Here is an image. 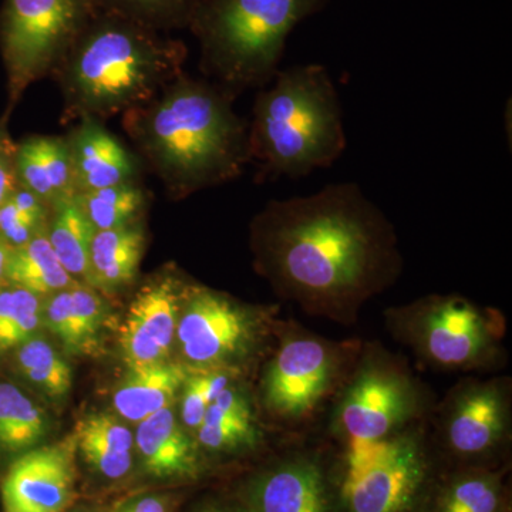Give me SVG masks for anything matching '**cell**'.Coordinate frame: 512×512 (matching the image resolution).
I'll return each mask as SVG.
<instances>
[{
	"instance_id": "6da1fadb",
	"label": "cell",
	"mask_w": 512,
	"mask_h": 512,
	"mask_svg": "<svg viewBox=\"0 0 512 512\" xmlns=\"http://www.w3.org/2000/svg\"><path fill=\"white\" fill-rule=\"evenodd\" d=\"M259 272L303 311L350 323L403 271L392 222L357 183L272 200L252 224Z\"/></svg>"
},
{
	"instance_id": "7a4b0ae2",
	"label": "cell",
	"mask_w": 512,
	"mask_h": 512,
	"mask_svg": "<svg viewBox=\"0 0 512 512\" xmlns=\"http://www.w3.org/2000/svg\"><path fill=\"white\" fill-rule=\"evenodd\" d=\"M218 84L181 74L154 99L123 114L141 160L174 200L231 183L249 164V121Z\"/></svg>"
},
{
	"instance_id": "3957f363",
	"label": "cell",
	"mask_w": 512,
	"mask_h": 512,
	"mask_svg": "<svg viewBox=\"0 0 512 512\" xmlns=\"http://www.w3.org/2000/svg\"><path fill=\"white\" fill-rule=\"evenodd\" d=\"M185 59L180 40L99 6L53 72L64 119L103 121L143 106L184 74Z\"/></svg>"
},
{
	"instance_id": "277c9868",
	"label": "cell",
	"mask_w": 512,
	"mask_h": 512,
	"mask_svg": "<svg viewBox=\"0 0 512 512\" xmlns=\"http://www.w3.org/2000/svg\"><path fill=\"white\" fill-rule=\"evenodd\" d=\"M256 96L249 163L262 177H305L328 168L348 147L338 87L322 64L278 70Z\"/></svg>"
},
{
	"instance_id": "5b68a950",
	"label": "cell",
	"mask_w": 512,
	"mask_h": 512,
	"mask_svg": "<svg viewBox=\"0 0 512 512\" xmlns=\"http://www.w3.org/2000/svg\"><path fill=\"white\" fill-rule=\"evenodd\" d=\"M323 0H198L190 25L201 45V69L237 94L271 83L293 28Z\"/></svg>"
},
{
	"instance_id": "8992f818",
	"label": "cell",
	"mask_w": 512,
	"mask_h": 512,
	"mask_svg": "<svg viewBox=\"0 0 512 512\" xmlns=\"http://www.w3.org/2000/svg\"><path fill=\"white\" fill-rule=\"evenodd\" d=\"M397 339L430 365L467 370L494 359L504 333L498 312L460 295H429L386 312Z\"/></svg>"
},
{
	"instance_id": "52a82bcc",
	"label": "cell",
	"mask_w": 512,
	"mask_h": 512,
	"mask_svg": "<svg viewBox=\"0 0 512 512\" xmlns=\"http://www.w3.org/2000/svg\"><path fill=\"white\" fill-rule=\"evenodd\" d=\"M99 6V0H6L0 47L8 72L9 110L30 84L55 72Z\"/></svg>"
},
{
	"instance_id": "ba28073f",
	"label": "cell",
	"mask_w": 512,
	"mask_h": 512,
	"mask_svg": "<svg viewBox=\"0 0 512 512\" xmlns=\"http://www.w3.org/2000/svg\"><path fill=\"white\" fill-rule=\"evenodd\" d=\"M274 309L252 306L225 293L190 285L178 319L177 338L188 367L239 366L255 355L272 330Z\"/></svg>"
},
{
	"instance_id": "9c48e42d",
	"label": "cell",
	"mask_w": 512,
	"mask_h": 512,
	"mask_svg": "<svg viewBox=\"0 0 512 512\" xmlns=\"http://www.w3.org/2000/svg\"><path fill=\"white\" fill-rule=\"evenodd\" d=\"M421 441L397 433L377 441H348L343 501L348 512H407L426 480Z\"/></svg>"
},
{
	"instance_id": "30bf717a",
	"label": "cell",
	"mask_w": 512,
	"mask_h": 512,
	"mask_svg": "<svg viewBox=\"0 0 512 512\" xmlns=\"http://www.w3.org/2000/svg\"><path fill=\"white\" fill-rule=\"evenodd\" d=\"M420 393L402 366L372 353L350 380L336 410V423L348 441L392 437L417 416Z\"/></svg>"
},
{
	"instance_id": "8fae6325",
	"label": "cell",
	"mask_w": 512,
	"mask_h": 512,
	"mask_svg": "<svg viewBox=\"0 0 512 512\" xmlns=\"http://www.w3.org/2000/svg\"><path fill=\"white\" fill-rule=\"evenodd\" d=\"M342 366L333 343L306 333H289L265 370L262 394L266 409L279 419L311 414L332 389Z\"/></svg>"
},
{
	"instance_id": "7c38bea8",
	"label": "cell",
	"mask_w": 512,
	"mask_h": 512,
	"mask_svg": "<svg viewBox=\"0 0 512 512\" xmlns=\"http://www.w3.org/2000/svg\"><path fill=\"white\" fill-rule=\"evenodd\" d=\"M190 285L167 271L141 286L120 326V346L128 367L157 365L170 359Z\"/></svg>"
},
{
	"instance_id": "4fadbf2b",
	"label": "cell",
	"mask_w": 512,
	"mask_h": 512,
	"mask_svg": "<svg viewBox=\"0 0 512 512\" xmlns=\"http://www.w3.org/2000/svg\"><path fill=\"white\" fill-rule=\"evenodd\" d=\"M76 440L35 447L15 458L2 481L5 512H64L76 495Z\"/></svg>"
},
{
	"instance_id": "5bb4252c",
	"label": "cell",
	"mask_w": 512,
	"mask_h": 512,
	"mask_svg": "<svg viewBox=\"0 0 512 512\" xmlns=\"http://www.w3.org/2000/svg\"><path fill=\"white\" fill-rule=\"evenodd\" d=\"M510 423L507 393L498 382L471 383L448 407L444 433L460 456H481L503 441Z\"/></svg>"
},
{
	"instance_id": "9a60e30c",
	"label": "cell",
	"mask_w": 512,
	"mask_h": 512,
	"mask_svg": "<svg viewBox=\"0 0 512 512\" xmlns=\"http://www.w3.org/2000/svg\"><path fill=\"white\" fill-rule=\"evenodd\" d=\"M66 138L72 158L74 194L138 180V158L101 121L79 120Z\"/></svg>"
},
{
	"instance_id": "2e32d148",
	"label": "cell",
	"mask_w": 512,
	"mask_h": 512,
	"mask_svg": "<svg viewBox=\"0 0 512 512\" xmlns=\"http://www.w3.org/2000/svg\"><path fill=\"white\" fill-rule=\"evenodd\" d=\"M197 440L178 420L174 404L138 423L134 433L141 464L158 480H195L202 471Z\"/></svg>"
},
{
	"instance_id": "e0dca14e",
	"label": "cell",
	"mask_w": 512,
	"mask_h": 512,
	"mask_svg": "<svg viewBox=\"0 0 512 512\" xmlns=\"http://www.w3.org/2000/svg\"><path fill=\"white\" fill-rule=\"evenodd\" d=\"M247 505L249 512H329L328 487L318 464L296 458L255 477Z\"/></svg>"
},
{
	"instance_id": "ac0fdd59",
	"label": "cell",
	"mask_w": 512,
	"mask_h": 512,
	"mask_svg": "<svg viewBox=\"0 0 512 512\" xmlns=\"http://www.w3.org/2000/svg\"><path fill=\"white\" fill-rule=\"evenodd\" d=\"M101 295L92 286L76 284L43 298V323L72 355L93 356L100 350L109 318Z\"/></svg>"
},
{
	"instance_id": "d6986e66",
	"label": "cell",
	"mask_w": 512,
	"mask_h": 512,
	"mask_svg": "<svg viewBox=\"0 0 512 512\" xmlns=\"http://www.w3.org/2000/svg\"><path fill=\"white\" fill-rule=\"evenodd\" d=\"M147 234L143 222L104 229L94 234L89 254L86 282L103 295L133 285L146 251Z\"/></svg>"
},
{
	"instance_id": "ffe728a7",
	"label": "cell",
	"mask_w": 512,
	"mask_h": 512,
	"mask_svg": "<svg viewBox=\"0 0 512 512\" xmlns=\"http://www.w3.org/2000/svg\"><path fill=\"white\" fill-rule=\"evenodd\" d=\"M13 164L20 187L47 204L74 195L72 158L66 136H33L15 146Z\"/></svg>"
},
{
	"instance_id": "44dd1931",
	"label": "cell",
	"mask_w": 512,
	"mask_h": 512,
	"mask_svg": "<svg viewBox=\"0 0 512 512\" xmlns=\"http://www.w3.org/2000/svg\"><path fill=\"white\" fill-rule=\"evenodd\" d=\"M127 376L114 389V412L130 423H141L151 414L173 406L188 375V366L167 362L128 367Z\"/></svg>"
},
{
	"instance_id": "7402d4cb",
	"label": "cell",
	"mask_w": 512,
	"mask_h": 512,
	"mask_svg": "<svg viewBox=\"0 0 512 512\" xmlns=\"http://www.w3.org/2000/svg\"><path fill=\"white\" fill-rule=\"evenodd\" d=\"M195 434L198 446L210 453L251 450L262 437L251 400L237 382L210 404Z\"/></svg>"
},
{
	"instance_id": "603a6c76",
	"label": "cell",
	"mask_w": 512,
	"mask_h": 512,
	"mask_svg": "<svg viewBox=\"0 0 512 512\" xmlns=\"http://www.w3.org/2000/svg\"><path fill=\"white\" fill-rule=\"evenodd\" d=\"M77 451L100 476L119 480L133 468L134 433L114 414L92 413L73 433Z\"/></svg>"
},
{
	"instance_id": "cb8c5ba5",
	"label": "cell",
	"mask_w": 512,
	"mask_h": 512,
	"mask_svg": "<svg viewBox=\"0 0 512 512\" xmlns=\"http://www.w3.org/2000/svg\"><path fill=\"white\" fill-rule=\"evenodd\" d=\"M5 278L6 284L28 289L42 298L80 284L64 269L46 231L22 247L9 249Z\"/></svg>"
},
{
	"instance_id": "d4e9b609",
	"label": "cell",
	"mask_w": 512,
	"mask_h": 512,
	"mask_svg": "<svg viewBox=\"0 0 512 512\" xmlns=\"http://www.w3.org/2000/svg\"><path fill=\"white\" fill-rule=\"evenodd\" d=\"M46 234L64 269L77 282L84 284L96 229L83 214L74 195L60 198L50 205Z\"/></svg>"
},
{
	"instance_id": "484cf974",
	"label": "cell",
	"mask_w": 512,
	"mask_h": 512,
	"mask_svg": "<svg viewBox=\"0 0 512 512\" xmlns=\"http://www.w3.org/2000/svg\"><path fill=\"white\" fill-rule=\"evenodd\" d=\"M49 417L13 383L0 382V453L32 450L47 436Z\"/></svg>"
},
{
	"instance_id": "4316f807",
	"label": "cell",
	"mask_w": 512,
	"mask_h": 512,
	"mask_svg": "<svg viewBox=\"0 0 512 512\" xmlns=\"http://www.w3.org/2000/svg\"><path fill=\"white\" fill-rule=\"evenodd\" d=\"M13 353L18 375L43 396L60 400L72 390V367L43 336H33L13 349Z\"/></svg>"
},
{
	"instance_id": "83f0119b",
	"label": "cell",
	"mask_w": 512,
	"mask_h": 512,
	"mask_svg": "<svg viewBox=\"0 0 512 512\" xmlns=\"http://www.w3.org/2000/svg\"><path fill=\"white\" fill-rule=\"evenodd\" d=\"M74 197L96 231L141 221L148 205V192L140 180L74 194Z\"/></svg>"
},
{
	"instance_id": "f1b7e54d",
	"label": "cell",
	"mask_w": 512,
	"mask_h": 512,
	"mask_svg": "<svg viewBox=\"0 0 512 512\" xmlns=\"http://www.w3.org/2000/svg\"><path fill=\"white\" fill-rule=\"evenodd\" d=\"M43 325V298L20 286H0V353L33 338Z\"/></svg>"
},
{
	"instance_id": "f546056e",
	"label": "cell",
	"mask_w": 512,
	"mask_h": 512,
	"mask_svg": "<svg viewBox=\"0 0 512 512\" xmlns=\"http://www.w3.org/2000/svg\"><path fill=\"white\" fill-rule=\"evenodd\" d=\"M241 370L214 367V369H195L188 367L187 379L180 392L181 423L185 429L197 431L204 420L210 404L224 392L228 386L237 382Z\"/></svg>"
},
{
	"instance_id": "4dcf8cb0",
	"label": "cell",
	"mask_w": 512,
	"mask_h": 512,
	"mask_svg": "<svg viewBox=\"0 0 512 512\" xmlns=\"http://www.w3.org/2000/svg\"><path fill=\"white\" fill-rule=\"evenodd\" d=\"M50 205L26 188H16L0 208V238L10 249L22 247L46 231Z\"/></svg>"
},
{
	"instance_id": "1f68e13d",
	"label": "cell",
	"mask_w": 512,
	"mask_h": 512,
	"mask_svg": "<svg viewBox=\"0 0 512 512\" xmlns=\"http://www.w3.org/2000/svg\"><path fill=\"white\" fill-rule=\"evenodd\" d=\"M501 503L497 478L490 474H468L448 485L439 512H500Z\"/></svg>"
},
{
	"instance_id": "d6a6232c",
	"label": "cell",
	"mask_w": 512,
	"mask_h": 512,
	"mask_svg": "<svg viewBox=\"0 0 512 512\" xmlns=\"http://www.w3.org/2000/svg\"><path fill=\"white\" fill-rule=\"evenodd\" d=\"M198 0H99L100 6L116 10L153 28L190 23Z\"/></svg>"
},
{
	"instance_id": "836d02e7",
	"label": "cell",
	"mask_w": 512,
	"mask_h": 512,
	"mask_svg": "<svg viewBox=\"0 0 512 512\" xmlns=\"http://www.w3.org/2000/svg\"><path fill=\"white\" fill-rule=\"evenodd\" d=\"M171 501L165 495H144L111 512H170Z\"/></svg>"
},
{
	"instance_id": "e575fe53",
	"label": "cell",
	"mask_w": 512,
	"mask_h": 512,
	"mask_svg": "<svg viewBox=\"0 0 512 512\" xmlns=\"http://www.w3.org/2000/svg\"><path fill=\"white\" fill-rule=\"evenodd\" d=\"M19 187L18 175H16L13 154L0 160V208L6 204L10 195Z\"/></svg>"
},
{
	"instance_id": "d590c367",
	"label": "cell",
	"mask_w": 512,
	"mask_h": 512,
	"mask_svg": "<svg viewBox=\"0 0 512 512\" xmlns=\"http://www.w3.org/2000/svg\"><path fill=\"white\" fill-rule=\"evenodd\" d=\"M9 247L3 242V239L0 238V286L6 284L5 271H6V262H8L9 256Z\"/></svg>"
},
{
	"instance_id": "8d00e7d4",
	"label": "cell",
	"mask_w": 512,
	"mask_h": 512,
	"mask_svg": "<svg viewBox=\"0 0 512 512\" xmlns=\"http://www.w3.org/2000/svg\"><path fill=\"white\" fill-rule=\"evenodd\" d=\"M13 151H15V146L10 143L6 134H3V131H0V160L10 156V154H13Z\"/></svg>"
},
{
	"instance_id": "74e56055",
	"label": "cell",
	"mask_w": 512,
	"mask_h": 512,
	"mask_svg": "<svg viewBox=\"0 0 512 512\" xmlns=\"http://www.w3.org/2000/svg\"><path fill=\"white\" fill-rule=\"evenodd\" d=\"M202 512H229V511L224 510V508L212 507V508H207V510H204Z\"/></svg>"
}]
</instances>
